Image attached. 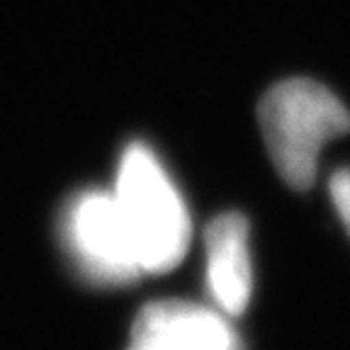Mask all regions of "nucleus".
<instances>
[{
	"instance_id": "4",
	"label": "nucleus",
	"mask_w": 350,
	"mask_h": 350,
	"mask_svg": "<svg viewBox=\"0 0 350 350\" xmlns=\"http://www.w3.org/2000/svg\"><path fill=\"white\" fill-rule=\"evenodd\" d=\"M126 350H243V343L219 309L165 299L139 312Z\"/></svg>"
},
{
	"instance_id": "1",
	"label": "nucleus",
	"mask_w": 350,
	"mask_h": 350,
	"mask_svg": "<svg viewBox=\"0 0 350 350\" xmlns=\"http://www.w3.org/2000/svg\"><path fill=\"white\" fill-rule=\"evenodd\" d=\"M142 273H168L190 246V214L161 161L144 144L124 148L115 190Z\"/></svg>"
},
{
	"instance_id": "5",
	"label": "nucleus",
	"mask_w": 350,
	"mask_h": 350,
	"mask_svg": "<svg viewBox=\"0 0 350 350\" xmlns=\"http://www.w3.org/2000/svg\"><path fill=\"white\" fill-rule=\"evenodd\" d=\"M207 290L226 317L246 312L253 292V268L248 253V221L239 212H224L212 219L204 231Z\"/></svg>"
},
{
	"instance_id": "6",
	"label": "nucleus",
	"mask_w": 350,
	"mask_h": 350,
	"mask_svg": "<svg viewBox=\"0 0 350 350\" xmlns=\"http://www.w3.org/2000/svg\"><path fill=\"white\" fill-rule=\"evenodd\" d=\"M328 190H331V200H334L336 212H338L340 221H343L350 234V168L336 170L331 175V180H328Z\"/></svg>"
},
{
	"instance_id": "3",
	"label": "nucleus",
	"mask_w": 350,
	"mask_h": 350,
	"mask_svg": "<svg viewBox=\"0 0 350 350\" xmlns=\"http://www.w3.org/2000/svg\"><path fill=\"white\" fill-rule=\"evenodd\" d=\"M64 239L78 270L95 284H124L142 275L129 231L107 190H85L64 214Z\"/></svg>"
},
{
	"instance_id": "2",
	"label": "nucleus",
	"mask_w": 350,
	"mask_h": 350,
	"mask_svg": "<svg viewBox=\"0 0 350 350\" xmlns=\"http://www.w3.org/2000/svg\"><path fill=\"white\" fill-rule=\"evenodd\" d=\"M262 139L282 180L312 187L323 144L350 131V112L326 85L290 78L273 85L258 105Z\"/></svg>"
}]
</instances>
